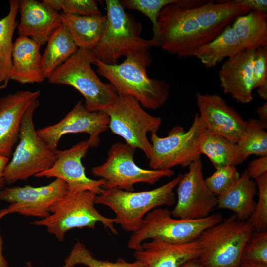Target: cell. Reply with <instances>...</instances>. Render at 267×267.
I'll return each instance as SVG.
<instances>
[{
	"mask_svg": "<svg viewBox=\"0 0 267 267\" xmlns=\"http://www.w3.org/2000/svg\"><path fill=\"white\" fill-rule=\"evenodd\" d=\"M106 23L101 39L92 54L108 64H117L121 57L157 47L151 38L141 36L142 26L134 16L126 12L120 0H105Z\"/></svg>",
	"mask_w": 267,
	"mask_h": 267,
	"instance_id": "obj_2",
	"label": "cell"
},
{
	"mask_svg": "<svg viewBox=\"0 0 267 267\" xmlns=\"http://www.w3.org/2000/svg\"><path fill=\"white\" fill-rule=\"evenodd\" d=\"M20 0L9 1L7 14L0 19V89L6 88L10 80L12 65L13 36L17 26L16 17Z\"/></svg>",
	"mask_w": 267,
	"mask_h": 267,
	"instance_id": "obj_27",
	"label": "cell"
},
{
	"mask_svg": "<svg viewBox=\"0 0 267 267\" xmlns=\"http://www.w3.org/2000/svg\"><path fill=\"white\" fill-rule=\"evenodd\" d=\"M258 120L262 124L265 129L267 128V101L263 105L257 107L256 110Z\"/></svg>",
	"mask_w": 267,
	"mask_h": 267,
	"instance_id": "obj_41",
	"label": "cell"
},
{
	"mask_svg": "<svg viewBox=\"0 0 267 267\" xmlns=\"http://www.w3.org/2000/svg\"><path fill=\"white\" fill-rule=\"evenodd\" d=\"M257 188L247 170L225 192L217 196L216 208L232 211L237 218L246 221L253 212Z\"/></svg>",
	"mask_w": 267,
	"mask_h": 267,
	"instance_id": "obj_24",
	"label": "cell"
},
{
	"mask_svg": "<svg viewBox=\"0 0 267 267\" xmlns=\"http://www.w3.org/2000/svg\"><path fill=\"white\" fill-rule=\"evenodd\" d=\"M242 260L267 265V232H255L246 244Z\"/></svg>",
	"mask_w": 267,
	"mask_h": 267,
	"instance_id": "obj_38",
	"label": "cell"
},
{
	"mask_svg": "<svg viewBox=\"0 0 267 267\" xmlns=\"http://www.w3.org/2000/svg\"><path fill=\"white\" fill-rule=\"evenodd\" d=\"M64 262L63 267H73L79 264L88 267H145L142 263L136 260L133 262H127L122 258L114 262L98 260L80 241L74 245Z\"/></svg>",
	"mask_w": 267,
	"mask_h": 267,
	"instance_id": "obj_32",
	"label": "cell"
},
{
	"mask_svg": "<svg viewBox=\"0 0 267 267\" xmlns=\"http://www.w3.org/2000/svg\"><path fill=\"white\" fill-rule=\"evenodd\" d=\"M255 50L244 49L227 59L219 71L220 86L225 94L242 104L251 102L255 89L252 74Z\"/></svg>",
	"mask_w": 267,
	"mask_h": 267,
	"instance_id": "obj_19",
	"label": "cell"
},
{
	"mask_svg": "<svg viewBox=\"0 0 267 267\" xmlns=\"http://www.w3.org/2000/svg\"><path fill=\"white\" fill-rule=\"evenodd\" d=\"M253 233L246 221L233 214L202 232L198 258L204 267H238L244 247Z\"/></svg>",
	"mask_w": 267,
	"mask_h": 267,
	"instance_id": "obj_9",
	"label": "cell"
},
{
	"mask_svg": "<svg viewBox=\"0 0 267 267\" xmlns=\"http://www.w3.org/2000/svg\"><path fill=\"white\" fill-rule=\"evenodd\" d=\"M104 112L109 116L108 128L112 133L129 145L141 150L149 159L151 144L147 134L157 133L161 118L147 112L135 98L123 95H119L115 103Z\"/></svg>",
	"mask_w": 267,
	"mask_h": 267,
	"instance_id": "obj_12",
	"label": "cell"
},
{
	"mask_svg": "<svg viewBox=\"0 0 267 267\" xmlns=\"http://www.w3.org/2000/svg\"><path fill=\"white\" fill-rule=\"evenodd\" d=\"M95 196L90 191L69 192L52 206L49 216L35 220L31 224L46 227L47 232L60 241H63L68 231L85 227L93 229L98 222L117 235L114 218L106 217L98 212L95 206Z\"/></svg>",
	"mask_w": 267,
	"mask_h": 267,
	"instance_id": "obj_6",
	"label": "cell"
},
{
	"mask_svg": "<svg viewBox=\"0 0 267 267\" xmlns=\"http://www.w3.org/2000/svg\"><path fill=\"white\" fill-rule=\"evenodd\" d=\"M90 51L78 49L48 78L53 84L73 87L83 96L90 111H105L116 101L118 94L110 83H103L93 70Z\"/></svg>",
	"mask_w": 267,
	"mask_h": 267,
	"instance_id": "obj_4",
	"label": "cell"
},
{
	"mask_svg": "<svg viewBox=\"0 0 267 267\" xmlns=\"http://www.w3.org/2000/svg\"><path fill=\"white\" fill-rule=\"evenodd\" d=\"M258 189V201L249 218L246 221L253 231H267V173L255 178Z\"/></svg>",
	"mask_w": 267,
	"mask_h": 267,
	"instance_id": "obj_33",
	"label": "cell"
},
{
	"mask_svg": "<svg viewBox=\"0 0 267 267\" xmlns=\"http://www.w3.org/2000/svg\"><path fill=\"white\" fill-rule=\"evenodd\" d=\"M9 161V158L0 155V192L6 184L3 173L5 168Z\"/></svg>",
	"mask_w": 267,
	"mask_h": 267,
	"instance_id": "obj_42",
	"label": "cell"
},
{
	"mask_svg": "<svg viewBox=\"0 0 267 267\" xmlns=\"http://www.w3.org/2000/svg\"><path fill=\"white\" fill-rule=\"evenodd\" d=\"M177 0H122L121 3L124 9L137 10L147 16L152 24L153 37L158 47V19L161 10L166 5Z\"/></svg>",
	"mask_w": 267,
	"mask_h": 267,
	"instance_id": "obj_34",
	"label": "cell"
},
{
	"mask_svg": "<svg viewBox=\"0 0 267 267\" xmlns=\"http://www.w3.org/2000/svg\"><path fill=\"white\" fill-rule=\"evenodd\" d=\"M39 105L37 100L22 118L18 144L3 173L8 185L35 177L49 169L57 159V150L51 149L38 135L35 128L33 115Z\"/></svg>",
	"mask_w": 267,
	"mask_h": 267,
	"instance_id": "obj_7",
	"label": "cell"
},
{
	"mask_svg": "<svg viewBox=\"0 0 267 267\" xmlns=\"http://www.w3.org/2000/svg\"><path fill=\"white\" fill-rule=\"evenodd\" d=\"M199 150L211 161L217 169L228 165H239V150L237 143L208 130L202 134Z\"/></svg>",
	"mask_w": 267,
	"mask_h": 267,
	"instance_id": "obj_30",
	"label": "cell"
},
{
	"mask_svg": "<svg viewBox=\"0 0 267 267\" xmlns=\"http://www.w3.org/2000/svg\"><path fill=\"white\" fill-rule=\"evenodd\" d=\"M41 45L31 39L18 36L14 42L10 80L21 84L43 82Z\"/></svg>",
	"mask_w": 267,
	"mask_h": 267,
	"instance_id": "obj_23",
	"label": "cell"
},
{
	"mask_svg": "<svg viewBox=\"0 0 267 267\" xmlns=\"http://www.w3.org/2000/svg\"><path fill=\"white\" fill-rule=\"evenodd\" d=\"M109 118L104 111H90L83 101H79L72 109L56 124L38 130L41 138L56 150L61 137L68 134L84 133L89 135L90 147L98 146L100 135L108 129Z\"/></svg>",
	"mask_w": 267,
	"mask_h": 267,
	"instance_id": "obj_13",
	"label": "cell"
},
{
	"mask_svg": "<svg viewBox=\"0 0 267 267\" xmlns=\"http://www.w3.org/2000/svg\"><path fill=\"white\" fill-rule=\"evenodd\" d=\"M62 24L78 49L91 51L99 42L104 30L106 16H81L60 13Z\"/></svg>",
	"mask_w": 267,
	"mask_h": 267,
	"instance_id": "obj_25",
	"label": "cell"
},
{
	"mask_svg": "<svg viewBox=\"0 0 267 267\" xmlns=\"http://www.w3.org/2000/svg\"><path fill=\"white\" fill-rule=\"evenodd\" d=\"M89 147L88 139L69 149L57 150V159L53 165L35 177L60 179L66 184L70 193L90 191L96 195H100L104 191V180L102 178L94 180L88 178L82 162Z\"/></svg>",
	"mask_w": 267,
	"mask_h": 267,
	"instance_id": "obj_16",
	"label": "cell"
},
{
	"mask_svg": "<svg viewBox=\"0 0 267 267\" xmlns=\"http://www.w3.org/2000/svg\"><path fill=\"white\" fill-rule=\"evenodd\" d=\"M182 174L154 189L130 192L118 188L104 189L96 195L95 204L110 208L115 213V223L125 231L134 232L140 226L145 216L152 210L162 206H172L176 201L174 189Z\"/></svg>",
	"mask_w": 267,
	"mask_h": 267,
	"instance_id": "obj_3",
	"label": "cell"
},
{
	"mask_svg": "<svg viewBox=\"0 0 267 267\" xmlns=\"http://www.w3.org/2000/svg\"><path fill=\"white\" fill-rule=\"evenodd\" d=\"M201 253L198 239L173 244L154 239L143 242L141 249L134 251V256L145 267H180L188 261L198 258Z\"/></svg>",
	"mask_w": 267,
	"mask_h": 267,
	"instance_id": "obj_21",
	"label": "cell"
},
{
	"mask_svg": "<svg viewBox=\"0 0 267 267\" xmlns=\"http://www.w3.org/2000/svg\"><path fill=\"white\" fill-rule=\"evenodd\" d=\"M255 89L262 99L267 101V46L255 50L252 65Z\"/></svg>",
	"mask_w": 267,
	"mask_h": 267,
	"instance_id": "obj_37",
	"label": "cell"
},
{
	"mask_svg": "<svg viewBox=\"0 0 267 267\" xmlns=\"http://www.w3.org/2000/svg\"><path fill=\"white\" fill-rule=\"evenodd\" d=\"M237 2L249 7L251 10L267 13V0H236Z\"/></svg>",
	"mask_w": 267,
	"mask_h": 267,
	"instance_id": "obj_40",
	"label": "cell"
},
{
	"mask_svg": "<svg viewBox=\"0 0 267 267\" xmlns=\"http://www.w3.org/2000/svg\"><path fill=\"white\" fill-rule=\"evenodd\" d=\"M177 188L178 200L172 216L184 219H200L210 215L216 207L217 196L208 187L200 159L189 166Z\"/></svg>",
	"mask_w": 267,
	"mask_h": 267,
	"instance_id": "obj_14",
	"label": "cell"
},
{
	"mask_svg": "<svg viewBox=\"0 0 267 267\" xmlns=\"http://www.w3.org/2000/svg\"><path fill=\"white\" fill-rule=\"evenodd\" d=\"M135 150L126 143H115L110 148L106 161L92 168V174L104 180V189L118 188L132 192L136 183L153 185L162 178L174 174L172 169H145L139 167L134 159Z\"/></svg>",
	"mask_w": 267,
	"mask_h": 267,
	"instance_id": "obj_11",
	"label": "cell"
},
{
	"mask_svg": "<svg viewBox=\"0 0 267 267\" xmlns=\"http://www.w3.org/2000/svg\"><path fill=\"white\" fill-rule=\"evenodd\" d=\"M55 11L81 16H100L103 15L93 0H44Z\"/></svg>",
	"mask_w": 267,
	"mask_h": 267,
	"instance_id": "obj_35",
	"label": "cell"
},
{
	"mask_svg": "<svg viewBox=\"0 0 267 267\" xmlns=\"http://www.w3.org/2000/svg\"><path fill=\"white\" fill-rule=\"evenodd\" d=\"M180 267H204L198 258L192 259L183 264Z\"/></svg>",
	"mask_w": 267,
	"mask_h": 267,
	"instance_id": "obj_45",
	"label": "cell"
},
{
	"mask_svg": "<svg viewBox=\"0 0 267 267\" xmlns=\"http://www.w3.org/2000/svg\"><path fill=\"white\" fill-rule=\"evenodd\" d=\"M231 26L244 49L267 46V14L251 10L237 17Z\"/></svg>",
	"mask_w": 267,
	"mask_h": 267,
	"instance_id": "obj_28",
	"label": "cell"
},
{
	"mask_svg": "<svg viewBox=\"0 0 267 267\" xmlns=\"http://www.w3.org/2000/svg\"><path fill=\"white\" fill-rule=\"evenodd\" d=\"M46 44L42 55V65L45 77L48 79L78 48L62 24L52 33Z\"/></svg>",
	"mask_w": 267,
	"mask_h": 267,
	"instance_id": "obj_29",
	"label": "cell"
},
{
	"mask_svg": "<svg viewBox=\"0 0 267 267\" xmlns=\"http://www.w3.org/2000/svg\"><path fill=\"white\" fill-rule=\"evenodd\" d=\"M206 127L198 114L188 130L180 125L173 127L167 136L151 135L149 167L153 170H170L176 166L189 167L200 159L199 144Z\"/></svg>",
	"mask_w": 267,
	"mask_h": 267,
	"instance_id": "obj_10",
	"label": "cell"
},
{
	"mask_svg": "<svg viewBox=\"0 0 267 267\" xmlns=\"http://www.w3.org/2000/svg\"><path fill=\"white\" fill-rule=\"evenodd\" d=\"M19 36L29 38L42 46L62 25L60 14L43 0H20Z\"/></svg>",
	"mask_w": 267,
	"mask_h": 267,
	"instance_id": "obj_20",
	"label": "cell"
},
{
	"mask_svg": "<svg viewBox=\"0 0 267 267\" xmlns=\"http://www.w3.org/2000/svg\"><path fill=\"white\" fill-rule=\"evenodd\" d=\"M240 176L235 166L228 165L216 169L205 180L211 191L218 196L227 190L239 178Z\"/></svg>",
	"mask_w": 267,
	"mask_h": 267,
	"instance_id": "obj_36",
	"label": "cell"
},
{
	"mask_svg": "<svg viewBox=\"0 0 267 267\" xmlns=\"http://www.w3.org/2000/svg\"><path fill=\"white\" fill-rule=\"evenodd\" d=\"M222 221L218 213L200 219H184L173 217L168 208H156L145 216L139 228L132 233L127 246L136 251L141 249L143 242L154 239L173 244L190 242Z\"/></svg>",
	"mask_w": 267,
	"mask_h": 267,
	"instance_id": "obj_5",
	"label": "cell"
},
{
	"mask_svg": "<svg viewBox=\"0 0 267 267\" xmlns=\"http://www.w3.org/2000/svg\"><path fill=\"white\" fill-rule=\"evenodd\" d=\"M69 193L66 184L56 178L50 183L40 187L4 188L0 192V201L10 204L6 208L8 214L17 213L43 219L50 214V209Z\"/></svg>",
	"mask_w": 267,
	"mask_h": 267,
	"instance_id": "obj_15",
	"label": "cell"
},
{
	"mask_svg": "<svg viewBox=\"0 0 267 267\" xmlns=\"http://www.w3.org/2000/svg\"><path fill=\"white\" fill-rule=\"evenodd\" d=\"M185 0H177L165 6L158 19V47L178 57H192L209 42L192 8L185 7Z\"/></svg>",
	"mask_w": 267,
	"mask_h": 267,
	"instance_id": "obj_8",
	"label": "cell"
},
{
	"mask_svg": "<svg viewBox=\"0 0 267 267\" xmlns=\"http://www.w3.org/2000/svg\"><path fill=\"white\" fill-rule=\"evenodd\" d=\"M237 144L239 165L251 155L267 156V132L258 119L250 118L246 121L244 133Z\"/></svg>",
	"mask_w": 267,
	"mask_h": 267,
	"instance_id": "obj_31",
	"label": "cell"
},
{
	"mask_svg": "<svg viewBox=\"0 0 267 267\" xmlns=\"http://www.w3.org/2000/svg\"><path fill=\"white\" fill-rule=\"evenodd\" d=\"M91 60L98 74L109 81L119 95L132 96L143 108L152 110L158 109L166 102L170 85L148 76L146 69L152 62L148 51L132 53L120 64L104 63L92 53Z\"/></svg>",
	"mask_w": 267,
	"mask_h": 267,
	"instance_id": "obj_1",
	"label": "cell"
},
{
	"mask_svg": "<svg viewBox=\"0 0 267 267\" xmlns=\"http://www.w3.org/2000/svg\"><path fill=\"white\" fill-rule=\"evenodd\" d=\"M246 170L250 177L254 179L267 173V156H261L250 161Z\"/></svg>",
	"mask_w": 267,
	"mask_h": 267,
	"instance_id": "obj_39",
	"label": "cell"
},
{
	"mask_svg": "<svg viewBox=\"0 0 267 267\" xmlns=\"http://www.w3.org/2000/svg\"><path fill=\"white\" fill-rule=\"evenodd\" d=\"M244 49L238 37L229 25L214 39L199 47L193 57L198 59L206 68H211Z\"/></svg>",
	"mask_w": 267,
	"mask_h": 267,
	"instance_id": "obj_26",
	"label": "cell"
},
{
	"mask_svg": "<svg viewBox=\"0 0 267 267\" xmlns=\"http://www.w3.org/2000/svg\"><path fill=\"white\" fill-rule=\"evenodd\" d=\"M251 9L236 0L206 1L202 5L192 8L199 25L209 42L220 34L238 16Z\"/></svg>",
	"mask_w": 267,
	"mask_h": 267,
	"instance_id": "obj_22",
	"label": "cell"
},
{
	"mask_svg": "<svg viewBox=\"0 0 267 267\" xmlns=\"http://www.w3.org/2000/svg\"><path fill=\"white\" fill-rule=\"evenodd\" d=\"M238 267H267V265L241 260Z\"/></svg>",
	"mask_w": 267,
	"mask_h": 267,
	"instance_id": "obj_44",
	"label": "cell"
},
{
	"mask_svg": "<svg viewBox=\"0 0 267 267\" xmlns=\"http://www.w3.org/2000/svg\"><path fill=\"white\" fill-rule=\"evenodd\" d=\"M25 267H33L30 262H28L26 264Z\"/></svg>",
	"mask_w": 267,
	"mask_h": 267,
	"instance_id": "obj_46",
	"label": "cell"
},
{
	"mask_svg": "<svg viewBox=\"0 0 267 267\" xmlns=\"http://www.w3.org/2000/svg\"><path fill=\"white\" fill-rule=\"evenodd\" d=\"M40 91H17L0 98V155L9 158L18 142L22 118Z\"/></svg>",
	"mask_w": 267,
	"mask_h": 267,
	"instance_id": "obj_18",
	"label": "cell"
},
{
	"mask_svg": "<svg viewBox=\"0 0 267 267\" xmlns=\"http://www.w3.org/2000/svg\"><path fill=\"white\" fill-rule=\"evenodd\" d=\"M6 208L0 210V220L7 215ZM0 267H9L6 259L3 255V240L0 234Z\"/></svg>",
	"mask_w": 267,
	"mask_h": 267,
	"instance_id": "obj_43",
	"label": "cell"
},
{
	"mask_svg": "<svg viewBox=\"0 0 267 267\" xmlns=\"http://www.w3.org/2000/svg\"><path fill=\"white\" fill-rule=\"evenodd\" d=\"M199 117L206 128L218 135L237 143L242 137L246 121L220 95L196 94Z\"/></svg>",
	"mask_w": 267,
	"mask_h": 267,
	"instance_id": "obj_17",
	"label": "cell"
}]
</instances>
